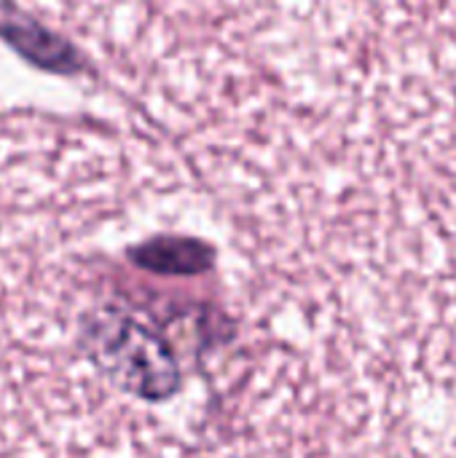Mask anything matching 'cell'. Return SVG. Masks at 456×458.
I'll use <instances>...</instances> for the list:
<instances>
[{
  "mask_svg": "<svg viewBox=\"0 0 456 458\" xmlns=\"http://www.w3.org/2000/svg\"><path fill=\"white\" fill-rule=\"evenodd\" d=\"M129 258L140 268H148L156 274H194L207 266L210 250L194 239L159 236V239H151V242L129 250Z\"/></svg>",
  "mask_w": 456,
  "mask_h": 458,
  "instance_id": "3957f363",
  "label": "cell"
},
{
  "mask_svg": "<svg viewBox=\"0 0 456 458\" xmlns=\"http://www.w3.org/2000/svg\"><path fill=\"white\" fill-rule=\"evenodd\" d=\"M0 40L38 70L54 75H81L89 70L86 56L70 40L32 19L11 0H0Z\"/></svg>",
  "mask_w": 456,
  "mask_h": 458,
  "instance_id": "7a4b0ae2",
  "label": "cell"
},
{
  "mask_svg": "<svg viewBox=\"0 0 456 458\" xmlns=\"http://www.w3.org/2000/svg\"><path fill=\"white\" fill-rule=\"evenodd\" d=\"M86 357L118 389L159 400L177 386V368L164 341L118 309H99L83 319Z\"/></svg>",
  "mask_w": 456,
  "mask_h": 458,
  "instance_id": "6da1fadb",
  "label": "cell"
}]
</instances>
